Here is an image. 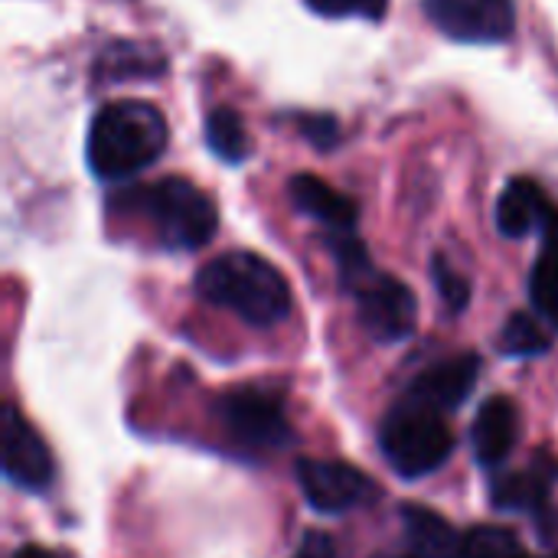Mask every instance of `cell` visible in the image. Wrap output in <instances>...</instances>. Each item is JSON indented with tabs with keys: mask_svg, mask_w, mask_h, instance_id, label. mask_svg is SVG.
Instances as JSON below:
<instances>
[{
	"mask_svg": "<svg viewBox=\"0 0 558 558\" xmlns=\"http://www.w3.org/2000/svg\"><path fill=\"white\" fill-rule=\"evenodd\" d=\"M294 558H337V546L327 533H307Z\"/></svg>",
	"mask_w": 558,
	"mask_h": 558,
	"instance_id": "cell-24",
	"label": "cell"
},
{
	"mask_svg": "<svg viewBox=\"0 0 558 558\" xmlns=\"http://www.w3.org/2000/svg\"><path fill=\"white\" fill-rule=\"evenodd\" d=\"M196 294L252 327H275L291 314L288 278L255 252H226L203 265L196 275Z\"/></svg>",
	"mask_w": 558,
	"mask_h": 558,
	"instance_id": "cell-2",
	"label": "cell"
},
{
	"mask_svg": "<svg viewBox=\"0 0 558 558\" xmlns=\"http://www.w3.org/2000/svg\"><path fill=\"white\" fill-rule=\"evenodd\" d=\"M288 196L291 203L317 219L320 226H327V232H353L360 222V206L356 199H350L347 193L333 190L324 177L314 173H294L288 183Z\"/></svg>",
	"mask_w": 558,
	"mask_h": 558,
	"instance_id": "cell-12",
	"label": "cell"
},
{
	"mask_svg": "<svg viewBox=\"0 0 558 558\" xmlns=\"http://www.w3.org/2000/svg\"><path fill=\"white\" fill-rule=\"evenodd\" d=\"M379 445H383L386 461L402 477H425L451 458L454 435H451V425L445 422V412L428 409L405 396L386 415L379 428Z\"/></svg>",
	"mask_w": 558,
	"mask_h": 558,
	"instance_id": "cell-4",
	"label": "cell"
},
{
	"mask_svg": "<svg viewBox=\"0 0 558 558\" xmlns=\"http://www.w3.org/2000/svg\"><path fill=\"white\" fill-rule=\"evenodd\" d=\"M477 376H481V356L461 353L454 360H445V363H435L432 369H425L412 383L409 399H415L428 409H438V412H454L474 392Z\"/></svg>",
	"mask_w": 558,
	"mask_h": 558,
	"instance_id": "cell-11",
	"label": "cell"
},
{
	"mask_svg": "<svg viewBox=\"0 0 558 558\" xmlns=\"http://www.w3.org/2000/svg\"><path fill=\"white\" fill-rule=\"evenodd\" d=\"M167 137L170 128L157 105L137 98L108 101L92 118L85 157L98 180L118 183L157 163L167 150Z\"/></svg>",
	"mask_w": 558,
	"mask_h": 558,
	"instance_id": "cell-1",
	"label": "cell"
},
{
	"mask_svg": "<svg viewBox=\"0 0 558 558\" xmlns=\"http://www.w3.org/2000/svg\"><path fill=\"white\" fill-rule=\"evenodd\" d=\"M425 13L458 43H504L517 29L513 0H425Z\"/></svg>",
	"mask_w": 558,
	"mask_h": 558,
	"instance_id": "cell-6",
	"label": "cell"
},
{
	"mask_svg": "<svg viewBox=\"0 0 558 558\" xmlns=\"http://www.w3.org/2000/svg\"><path fill=\"white\" fill-rule=\"evenodd\" d=\"M494 222L507 239H526L558 222V206L533 177H513L497 199Z\"/></svg>",
	"mask_w": 558,
	"mask_h": 558,
	"instance_id": "cell-10",
	"label": "cell"
},
{
	"mask_svg": "<svg viewBox=\"0 0 558 558\" xmlns=\"http://www.w3.org/2000/svg\"><path fill=\"white\" fill-rule=\"evenodd\" d=\"M52 458L46 441L36 435V428L7 405L3 412V474L10 484L23 490H43L52 481Z\"/></svg>",
	"mask_w": 558,
	"mask_h": 558,
	"instance_id": "cell-9",
	"label": "cell"
},
{
	"mask_svg": "<svg viewBox=\"0 0 558 558\" xmlns=\"http://www.w3.org/2000/svg\"><path fill=\"white\" fill-rule=\"evenodd\" d=\"M167 72V59L150 43H131L118 39L108 43L95 59V78L98 82H144Z\"/></svg>",
	"mask_w": 558,
	"mask_h": 558,
	"instance_id": "cell-14",
	"label": "cell"
},
{
	"mask_svg": "<svg viewBox=\"0 0 558 558\" xmlns=\"http://www.w3.org/2000/svg\"><path fill=\"white\" fill-rule=\"evenodd\" d=\"M376 558H402V556H376ZM409 558H415V556H409Z\"/></svg>",
	"mask_w": 558,
	"mask_h": 558,
	"instance_id": "cell-26",
	"label": "cell"
},
{
	"mask_svg": "<svg viewBox=\"0 0 558 558\" xmlns=\"http://www.w3.org/2000/svg\"><path fill=\"white\" fill-rule=\"evenodd\" d=\"M500 347L507 356H543L553 347V337L533 314H513L500 330Z\"/></svg>",
	"mask_w": 558,
	"mask_h": 558,
	"instance_id": "cell-18",
	"label": "cell"
},
{
	"mask_svg": "<svg viewBox=\"0 0 558 558\" xmlns=\"http://www.w3.org/2000/svg\"><path fill=\"white\" fill-rule=\"evenodd\" d=\"M432 278H435V288H438L445 307H448L451 314H461V311L468 307V301H471V281H468L464 275H458L454 265H451L445 255H435V262H432Z\"/></svg>",
	"mask_w": 558,
	"mask_h": 558,
	"instance_id": "cell-21",
	"label": "cell"
},
{
	"mask_svg": "<svg viewBox=\"0 0 558 558\" xmlns=\"http://www.w3.org/2000/svg\"><path fill=\"white\" fill-rule=\"evenodd\" d=\"M226 428L252 448H281L291 441V425L281 409V396L262 386H242L222 399Z\"/></svg>",
	"mask_w": 558,
	"mask_h": 558,
	"instance_id": "cell-7",
	"label": "cell"
},
{
	"mask_svg": "<svg viewBox=\"0 0 558 558\" xmlns=\"http://www.w3.org/2000/svg\"><path fill=\"white\" fill-rule=\"evenodd\" d=\"M298 484L304 500L317 513H347L360 507L366 497H373V481L343 461H324V458H304L298 461Z\"/></svg>",
	"mask_w": 558,
	"mask_h": 558,
	"instance_id": "cell-8",
	"label": "cell"
},
{
	"mask_svg": "<svg viewBox=\"0 0 558 558\" xmlns=\"http://www.w3.org/2000/svg\"><path fill=\"white\" fill-rule=\"evenodd\" d=\"M206 144L226 163H242L252 154V141H248L245 121L229 105H219V108L209 111V118H206Z\"/></svg>",
	"mask_w": 558,
	"mask_h": 558,
	"instance_id": "cell-17",
	"label": "cell"
},
{
	"mask_svg": "<svg viewBox=\"0 0 558 558\" xmlns=\"http://www.w3.org/2000/svg\"><path fill=\"white\" fill-rule=\"evenodd\" d=\"M553 558H558V553H556V556H553Z\"/></svg>",
	"mask_w": 558,
	"mask_h": 558,
	"instance_id": "cell-27",
	"label": "cell"
},
{
	"mask_svg": "<svg viewBox=\"0 0 558 558\" xmlns=\"http://www.w3.org/2000/svg\"><path fill=\"white\" fill-rule=\"evenodd\" d=\"M517 405L507 396H494L481 405L477 418H474V432H471V445L474 454L484 468H497L500 461H507V454L517 445Z\"/></svg>",
	"mask_w": 558,
	"mask_h": 558,
	"instance_id": "cell-13",
	"label": "cell"
},
{
	"mask_svg": "<svg viewBox=\"0 0 558 558\" xmlns=\"http://www.w3.org/2000/svg\"><path fill=\"white\" fill-rule=\"evenodd\" d=\"M307 10L340 20V16H363V20H383L389 10V0H304Z\"/></svg>",
	"mask_w": 558,
	"mask_h": 558,
	"instance_id": "cell-22",
	"label": "cell"
},
{
	"mask_svg": "<svg viewBox=\"0 0 558 558\" xmlns=\"http://www.w3.org/2000/svg\"><path fill=\"white\" fill-rule=\"evenodd\" d=\"M458 558H526V553L520 549V543L510 530L481 523L461 536Z\"/></svg>",
	"mask_w": 558,
	"mask_h": 558,
	"instance_id": "cell-19",
	"label": "cell"
},
{
	"mask_svg": "<svg viewBox=\"0 0 558 558\" xmlns=\"http://www.w3.org/2000/svg\"><path fill=\"white\" fill-rule=\"evenodd\" d=\"M549 481L539 474H510L494 487V504L504 510H533L546 500Z\"/></svg>",
	"mask_w": 558,
	"mask_h": 558,
	"instance_id": "cell-20",
	"label": "cell"
},
{
	"mask_svg": "<svg viewBox=\"0 0 558 558\" xmlns=\"http://www.w3.org/2000/svg\"><path fill=\"white\" fill-rule=\"evenodd\" d=\"M111 209H128L147 219L160 245L183 248V252H196L209 245L219 226L213 199L199 186L180 177H163L157 183L121 190L111 199Z\"/></svg>",
	"mask_w": 558,
	"mask_h": 558,
	"instance_id": "cell-3",
	"label": "cell"
},
{
	"mask_svg": "<svg viewBox=\"0 0 558 558\" xmlns=\"http://www.w3.org/2000/svg\"><path fill=\"white\" fill-rule=\"evenodd\" d=\"M405 543L415 558H458L461 533L428 507H405Z\"/></svg>",
	"mask_w": 558,
	"mask_h": 558,
	"instance_id": "cell-15",
	"label": "cell"
},
{
	"mask_svg": "<svg viewBox=\"0 0 558 558\" xmlns=\"http://www.w3.org/2000/svg\"><path fill=\"white\" fill-rule=\"evenodd\" d=\"M13 558H59L56 553H49V549H39V546H23L20 553Z\"/></svg>",
	"mask_w": 558,
	"mask_h": 558,
	"instance_id": "cell-25",
	"label": "cell"
},
{
	"mask_svg": "<svg viewBox=\"0 0 558 558\" xmlns=\"http://www.w3.org/2000/svg\"><path fill=\"white\" fill-rule=\"evenodd\" d=\"M343 288L353 294L360 324L376 343H399V340L412 337L418 304L405 281H399L396 275H386L373 265L363 275H356L353 281H347Z\"/></svg>",
	"mask_w": 558,
	"mask_h": 558,
	"instance_id": "cell-5",
	"label": "cell"
},
{
	"mask_svg": "<svg viewBox=\"0 0 558 558\" xmlns=\"http://www.w3.org/2000/svg\"><path fill=\"white\" fill-rule=\"evenodd\" d=\"M294 124H298L301 137L307 144H314L317 150H330L340 141V124L333 114H311L307 111V114H294Z\"/></svg>",
	"mask_w": 558,
	"mask_h": 558,
	"instance_id": "cell-23",
	"label": "cell"
},
{
	"mask_svg": "<svg viewBox=\"0 0 558 558\" xmlns=\"http://www.w3.org/2000/svg\"><path fill=\"white\" fill-rule=\"evenodd\" d=\"M530 301L539 317L558 330V222L543 232V248L530 271Z\"/></svg>",
	"mask_w": 558,
	"mask_h": 558,
	"instance_id": "cell-16",
	"label": "cell"
}]
</instances>
